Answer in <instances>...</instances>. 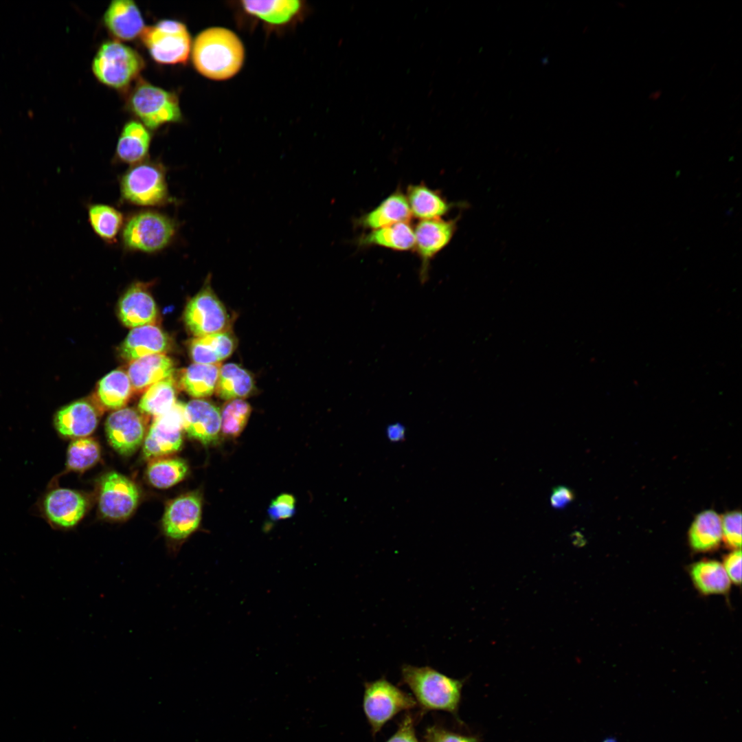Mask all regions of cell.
<instances>
[{"label": "cell", "mask_w": 742, "mask_h": 742, "mask_svg": "<svg viewBox=\"0 0 742 742\" xmlns=\"http://www.w3.org/2000/svg\"><path fill=\"white\" fill-rule=\"evenodd\" d=\"M192 57L195 68L201 74L212 80H225L234 76L241 69L245 49L234 32L213 27L196 36Z\"/></svg>", "instance_id": "obj_1"}, {"label": "cell", "mask_w": 742, "mask_h": 742, "mask_svg": "<svg viewBox=\"0 0 742 742\" xmlns=\"http://www.w3.org/2000/svg\"><path fill=\"white\" fill-rule=\"evenodd\" d=\"M401 681L412 690L422 715L431 710L445 711L462 723L458 710L463 679L450 677L428 666L404 664L401 667Z\"/></svg>", "instance_id": "obj_2"}, {"label": "cell", "mask_w": 742, "mask_h": 742, "mask_svg": "<svg viewBox=\"0 0 742 742\" xmlns=\"http://www.w3.org/2000/svg\"><path fill=\"white\" fill-rule=\"evenodd\" d=\"M416 706L413 696L385 677L364 684L363 708L373 736L396 715Z\"/></svg>", "instance_id": "obj_3"}, {"label": "cell", "mask_w": 742, "mask_h": 742, "mask_svg": "<svg viewBox=\"0 0 742 742\" xmlns=\"http://www.w3.org/2000/svg\"><path fill=\"white\" fill-rule=\"evenodd\" d=\"M144 65L142 57L133 49L117 41H108L96 53L92 69L103 84L122 89L137 76Z\"/></svg>", "instance_id": "obj_4"}, {"label": "cell", "mask_w": 742, "mask_h": 742, "mask_svg": "<svg viewBox=\"0 0 742 742\" xmlns=\"http://www.w3.org/2000/svg\"><path fill=\"white\" fill-rule=\"evenodd\" d=\"M120 190L126 201L137 205H161L169 199L164 169L151 161L131 167L122 177Z\"/></svg>", "instance_id": "obj_5"}, {"label": "cell", "mask_w": 742, "mask_h": 742, "mask_svg": "<svg viewBox=\"0 0 742 742\" xmlns=\"http://www.w3.org/2000/svg\"><path fill=\"white\" fill-rule=\"evenodd\" d=\"M175 232V223L170 218L159 212L144 211L128 220L123 229L122 240L131 250L157 252L169 245Z\"/></svg>", "instance_id": "obj_6"}, {"label": "cell", "mask_w": 742, "mask_h": 742, "mask_svg": "<svg viewBox=\"0 0 742 742\" xmlns=\"http://www.w3.org/2000/svg\"><path fill=\"white\" fill-rule=\"evenodd\" d=\"M87 507V498L79 491L49 482L34 504V510L52 528L67 530L78 524Z\"/></svg>", "instance_id": "obj_7"}, {"label": "cell", "mask_w": 742, "mask_h": 742, "mask_svg": "<svg viewBox=\"0 0 742 742\" xmlns=\"http://www.w3.org/2000/svg\"><path fill=\"white\" fill-rule=\"evenodd\" d=\"M142 40L150 56L158 63H185L190 52L191 38L186 26L179 21L164 19L146 27Z\"/></svg>", "instance_id": "obj_8"}, {"label": "cell", "mask_w": 742, "mask_h": 742, "mask_svg": "<svg viewBox=\"0 0 742 742\" xmlns=\"http://www.w3.org/2000/svg\"><path fill=\"white\" fill-rule=\"evenodd\" d=\"M129 104L133 113L151 129L181 120L177 96L146 82L142 81L136 86Z\"/></svg>", "instance_id": "obj_9"}, {"label": "cell", "mask_w": 742, "mask_h": 742, "mask_svg": "<svg viewBox=\"0 0 742 742\" xmlns=\"http://www.w3.org/2000/svg\"><path fill=\"white\" fill-rule=\"evenodd\" d=\"M208 280L184 311L185 323L196 337L227 331L229 326L228 313Z\"/></svg>", "instance_id": "obj_10"}, {"label": "cell", "mask_w": 742, "mask_h": 742, "mask_svg": "<svg viewBox=\"0 0 742 742\" xmlns=\"http://www.w3.org/2000/svg\"><path fill=\"white\" fill-rule=\"evenodd\" d=\"M184 405L176 402L168 412L155 417L144 440L145 458H159L180 449L184 429Z\"/></svg>", "instance_id": "obj_11"}, {"label": "cell", "mask_w": 742, "mask_h": 742, "mask_svg": "<svg viewBox=\"0 0 742 742\" xmlns=\"http://www.w3.org/2000/svg\"><path fill=\"white\" fill-rule=\"evenodd\" d=\"M100 484L98 506L103 517L114 520L128 517L139 499L135 484L117 472L105 474Z\"/></svg>", "instance_id": "obj_12"}, {"label": "cell", "mask_w": 742, "mask_h": 742, "mask_svg": "<svg viewBox=\"0 0 742 742\" xmlns=\"http://www.w3.org/2000/svg\"><path fill=\"white\" fill-rule=\"evenodd\" d=\"M201 516V498L198 493H187L175 498L167 505L163 517L164 535L177 545L198 528Z\"/></svg>", "instance_id": "obj_13"}, {"label": "cell", "mask_w": 742, "mask_h": 742, "mask_svg": "<svg viewBox=\"0 0 742 742\" xmlns=\"http://www.w3.org/2000/svg\"><path fill=\"white\" fill-rule=\"evenodd\" d=\"M105 429L111 447L124 456L134 453L144 439L143 418L135 409L129 407L112 412L106 420Z\"/></svg>", "instance_id": "obj_14"}, {"label": "cell", "mask_w": 742, "mask_h": 742, "mask_svg": "<svg viewBox=\"0 0 742 742\" xmlns=\"http://www.w3.org/2000/svg\"><path fill=\"white\" fill-rule=\"evenodd\" d=\"M456 228V221L438 218L421 220L414 229L416 248L422 260L420 279L427 278L428 264L451 240Z\"/></svg>", "instance_id": "obj_15"}, {"label": "cell", "mask_w": 742, "mask_h": 742, "mask_svg": "<svg viewBox=\"0 0 742 742\" xmlns=\"http://www.w3.org/2000/svg\"><path fill=\"white\" fill-rule=\"evenodd\" d=\"M245 14L269 29L291 26L303 16L306 5L297 0L242 1Z\"/></svg>", "instance_id": "obj_16"}, {"label": "cell", "mask_w": 742, "mask_h": 742, "mask_svg": "<svg viewBox=\"0 0 742 742\" xmlns=\"http://www.w3.org/2000/svg\"><path fill=\"white\" fill-rule=\"evenodd\" d=\"M184 430L203 445L215 442L221 430V410L205 400L190 401L184 405Z\"/></svg>", "instance_id": "obj_17"}, {"label": "cell", "mask_w": 742, "mask_h": 742, "mask_svg": "<svg viewBox=\"0 0 742 742\" xmlns=\"http://www.w3.org/2000/svg\"><path fill=\"white\" fill-rule=\"evenodd\" d=\"M98 422V415L95 407L85 400L76 401L61 407L53 419L57 433L63 438L71 439L86 438L94 431Z\"/></svg>", "instance_id": "obj_18"}, {"label": "cell", "mask_w": 742, "mask_h": 742, "mask_svg": "<svg viewBox=\"0 0 742 742\" xmlns=\"http://www.w3.org/2000/svg\"><path fill=\"white\" fill-rule=\"evenodd\" d=\"M118 315L128 328L154 324L158 310L144 284L137 282L127 289L119 302Z\"/></svg>", "instance_id": "obj_19"}, {"label": "cell", "mask_w": 742, "mask_h": 742, "mask_svg": "<svg viewBox=\"0 0 742 742\" xmlns=\"http://www.w3.org/2000/svg\"><path fill=\"white\" fill-rule=\"evenodd\" d=\"M168 336L157 326L148 324L132 328L122 343V358L134 361L155 354H165L170 348Z\"/></svg>", "instance_id": "obj_20"}, {"label": "cell", "mask_w": 742, "mask_h": 742, "mask_svg": "<svg viewBox=\"0 0 742 742\" xmlns=\"http://www.w3.org/2000/svg\"><path fill=\"white\" fill-rule=\"evenodd\" d=\"M106 27L117 38L131 40L141 34L144 27L142 14L131 0H114L104 15Z\"/></svg>", "instance_id": "obj_21"}, {"label": "cell", "mask_w": 742, "mask_h": 742, "mask_svg": "<svg viewBox=\"0 0 742 742\" xmlns=\"http://www.w3.org/2000/svg\"><path fill=\"white\" fill-rule=\"evenodd\" d=\"M174 369V363L170 357L165 354H155L131 361L127 374L133 390L140 392L172 376Z\"/></svg>", "instance_id": "obj_22"}, {"label": "cell", "mask_w": 742, "mask_h": 742, "mask_svg": "<svg viewBox=\"0 0 742 742\" xmlns=\"http://www.w3.org/2000/svg\"><path fill=\"white\" fill-rule=\"evenodd\" d=\"M236 346L234 336L225 331L195 337L190 344L189 350L194 363L217 364L229 357Z\"/></svg>", "instance_id": "obj_23"}, {"label": "cell", "mask_w": 742, "mask_h": 742, "mask_svg": "<svg viewBox=\"0 0 742 742\" xmlns=\"http://www.w3.org/2000/svg\"><path fill=\"white\" fill-rule=\"evenodd\" d=\"M412 213L406 196L395 192L359 220L361 225L372 230L398 223L408 222Z\"/></svg>", "instance_id": "obj_24"}, {"label": "cell", "mask_w": 742, "mask_h": 742, "mask_svg": "<svg viewBox=\"0 0 742 742\" xmlns=\"http://www.w3.org/2000/svg\"><path fill=\"white\" fill-rule=\"evenodd\" d=\"M150 135L146 127L138 122L131 121L125 124L117 141L116 153L118 158L127 164L140 163L148 153Z\"/></svg>", "instance_id": "obj_25"}, {"label": "cell", "mask_w": 742, "mask_h": 742, "mask_svg": "<svg viewBox=\"0 0 742 742\" xmlns=\"http://www.w3.org/2000/svg\"><path fill=\"white\" fill-rule=\"evenodd\" d=\"M406 198L412 215L420 220L440 218L451 208L439 193L424 184L409 186Z\"/></svg>", "instance_id": "obj_26"}, {"label": "cell", "mask_w": 742, "mask_h": 742, "mask_svg": "<svg viewBox=\"0 0 742 742\" xmlns=\"http://www.w3.org/2000/svg\"><path fill=\"white\" fill-rule=\"evenodd\" d=\"M220 368V363L191 364L182 370L179 385L194 398L210 396L216 390Z\"/></svg>", "instance_id": "obj_27"}, {"label": "cell", "mask_w": 742, "mask_h": 742, "mask_svg": "<svg viewBox=\"0 0 742 742\" xmlns=\"http://www.w3.org/2000/svg\"><path fill=\"white\" fill-rule=\"evenodd\" d=\"M254 386L251 374L240 365L229 363L221 366L216 390L221 398H246L253 392Z\"/></svg>", "instance_id": "obj_28"}, {"label": "cell", "mask_w": 742, "mask_h": 742, "mask_svg": "<svg viewBox=\"0 0 742 742\" xmlns=\"http://www.w3.org/2000/svg\"><path fill=\"white\" fill-rule=\"evenodd\" d=\"M360 243L407 251L414 247V232L408 222L398 223L372 230L361 238Z\"/></svg>", "instance_id": "obj_29"}, {"label": "cell", "mask_w": 742, "mask_h": 742, "mask_svg": "<svg viewBox=\"0 0 742 742\" xmlns=\"http://www.w3.org/2000/svg\"><path fill=\"white\" fill-rule=\"evenodd\" d=\"M689 542L697 551L715 548L722 539L721 519L713 510L699 514L689 530Z\"/></svg>", "instance_id": "obj_30"}, {"label": "cell", "mask_w": 742, "mask_h": 742, "mask_svg": "<svg viewBox=\"0 0 742 742\" xmlns=\"http://www.w3.org/2000/svg\"><path fill=\"white\" fill-rule=\"evenodd\" d=\"M690 574L695 587L704 594H723L730 580L723 564L716 561H701L693 565Z\"/></svg>", "instance_id": "obj_31"}, {"label": "cell", "mask_w": 742, "mask_h": 742, "mask_svg": "<svg viewBox=\"0 0 742 742\" xmlns=\"http://www.w3.org/2000/svg\"><path fill=\"white\" fill-rule=\"evenodd\" d=\"M133 388L126 372L115 370L99 382L97 394L101 404L110 409L122 408L128 401Z\"/></svg>", "instance_id": "obj_32"}, {"label": "cell", "mask_w": 742, "mask_h": 742, "mask_svg": "<svg viewBox=\"0 0 742 742\" xmlns=\"http://www.w3.org/2000/svg\"><path fill=\"white\" fill-rule=\"evenodd\" d=\"M175 403L176 386L172 375L145 390L138 408L141 413L156 417L168 412Z\"/></svg>", "instance_id": "obj_33"}, {"label": "cell", "mask_w": 742, "mask_h": 742, "mask_svg": "<svg viewBox=\"0 0 742 742\" xmlns=\"http://www.w3.org/2000/svg\"><path fill=\"white\" fill-rule=\"evenodd\" d=\"M188 467L180 458H160L150 462L146 475L150 484L158 488H167L181 482L186 475Z\"/></svg>", "instance_id": "obj_34"}, {"label": "cell", "mask_w": 742, "mask_h": 742, "mask_svg": "<svg viewBox=\"0 0 742 742\" xmlns=\"http://www.w3.org/2000/svg\"><path fill=\"white\" fill-rule=\"evenodd\" d=\"M89 221L95 232L106 241L115 240L122 223V214L114 207L103 204L89 208Z\"/></svg>", "instance_id": "obj_35"}, {"label": "cell", "mask_w": 742, "mask_h": 742, "mask_svg": "<svg viewBox=\"0 0 742 742\" xmlns=\"http://www.w3.org/2000/svg\"><path fill=\"white\" fill-rule=\"evenodd\" d=\"M100 456V447L94 439H74L67 448L66 469L67 471L82 472L94 465Z\"/></svg>", "instance_id": "obj_36"}, {"label": "cell", "mask_w": 742, "mask_h": 742, "mask_svg": "<svg viewBox=\"0 0 742 742\" xmlns=\"http://www.w3.org/2000/svg\"><path fill=\"white\" fill-rule=\"evenodd\" d=\"M251 407L243 399L230 400L221 411V430L224 434L237 436L245 427Z\"/></svg>", "instance_id": "obj_37"}, {"label": "cell", "mask_w": 742, "mask_h": 742, "mask_svg": "<svg viewBox=\"0 0 742 742\" xmlns=\"http://www.w3.org/2000/svg\"><path fill=\"white\" fill-rule=\"evenodd\" d=\"M423 739L424 742H481L478 735L456 732L437 723L426 728Z\"/></svg>", "instance_id": "obj_38"}, {"label": "cell", "mask_w": 742, "mask_h": 742, "mask_svg": "<svg viewBox=\"0 0 742 742\" xmlns=\"http://www.w3.org/2000/svg\"><path fill=\"white\" fill-rule=\"evenodd\" d=\"M722 537L726 543L734 550L741 549V514L740 512H732L725 515L721 519Z\"/></svg>", "instance_id": "obj_39"}, {"label": "cell", "mask_w": 742, "mask_h": 742, "mask_svg": "<svg viewBox=\"0 0 742 742\" xmlns=\"http://www.w3.org/2000/svg\"><path fill=\"white\" fill-rule=\"evenodd\" d=\"M295 498L290 494L278 496L269 506V517L273 520L291 517L295 513Z\"/></svg>", "instance_id": "obj_40"}, {"label": "cell", "mask_w": 742, "mask_h": 742, "mask_svg": "<svg viewBox=\"0 0 742 742\" xmlns=\"http://www.w3.org/2000/svg\"><path fill=\"white\" fill-rule=\"evenodd\" d=\"M416 718L409 712L403 717L396 731L385 742H418L415 730Z\"/></svg>", "instance_id": "obj_41"}, {"label": "cell", "mask_w": 742, "mask_h": 742, "mask_svg": "<svg viewBox=\"0 0 742 742\" xmlns=\"http://www.w3.org/2000/svg\"><path fill=\"white\" fill-rule=\"evenodd\" d=\"M723 567L730 580L735 584L741 581V551L734 550L728 554L723 561Z\"/></svg>", "instance_id": "obj_42"}, {"label": "cell", "mask_w": 742, "mask_h": 742, "mask_svg": "<svg viewBox=\"0 0 742 742\" xmlns=\"http://www.w3.org/2000/svg\"><path fill=\"white\" fill-rule=\"evenodd\" d=\"M574 499L573 491L565 486L554 488L550 495V504L556 509H562L570 504Z\"/></svg>", "instance_id": "obj_43"}, {"label": "cell", "mask_w": 742, "mask_h": 742, "mask_svg": "<svg viewBox=\"0 0 742 742\" xmlns=\"http://www.w3.org/2000/svg\"><path fill=\"white\" fill-rule=\"evenodd\" d=\"M405 427L398 422L389 424L385 429L386 438L391 442H402L405 439Z\"/></svg>", "instance_id": "obj_44"}, {"label": "cell", "mask_w": 742, "mask_h": 742, "mask_svg": "<svg viewBox=\"0 0 742 742\" xmlns=\"http://www.w3.org/2000/svg\"><path fill=\"white\" fill-rule=\"evenodd\" d=\"M662 91L660 89H656V90L652 91L649 94V98L651 100L655 101V100H659L660 98V97L662 96Z\"/></svg>", "instance_id": "obj_45"}, {"label": "cell", "mask_w": 742, "mask_h": 742, "mask_svg": "<svg viewBox=\"0 0 742 742\" xmlns=\"http://www.w3.org/2000/svg\"><path fill=\"white\" fill-rule=\"evenodd\" d=\"M603 742H617L616 739L614 737H608L603 741Z\"/></svg>", "instance_id": "obj_46"}, {"label": "cell", "mask_w": 742, "mask_h": 742, "mask_svg": "<svg viewBox=\"0 0 742 742\" xmlns=\"http://www.w3.org/2000/svg\"><path fill=\"white\" fill-rule=\"evenodd\" d=\"M618 6H619L620 8H623V5H625V4H623V3H622V2H620V3H619L618 4Z\"/></svg>", "instance_id": "obj_47"}]
</instances>
